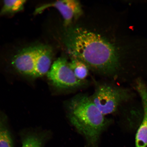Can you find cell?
<instances>
[{
    "label": "cell",
    "mask_w": 147,
    "mask_h": 147,
    "mask_svg": "<svg viewBox=\"0 0 147 147\" xmlns=\"http://www.w3.org/2000/svg\"><path fill=\"white\" fill-rule=\"evenodd\" d=\"M128 90L107 84H99L90 98L104 115L117 111L121 104L131 97Z\"/></svg>",
    "instance_id": "obj_4"
},
{
    "label": "cell",
    "mask_w": 147,
    "mask_h": 147,
    "mask_svg": "<svg viewBox=\"0 0 147 147\" xmlns=\"http://www.w3.org/2000/svg\"><path fill=\"white\" fill-rule=\"evenodd\" d=\"M69 65L76 78L82 81L85 80L89 74V67L80 60L72 58Z\"/></svg>",
    "instance_id": "obj_8"
},
{
    "label": "cell",
    "mask_w": 147,
    "mask_h": 147,
    "mask_svg": "<svg viewBox=\"0 0 147 147\" xmlns=\"http://www.w3.org/2000/svg\"><path fill=\"white\" fill-rule=\"evenodd\" d=\"M47 75L53 85L60 89H77L85 84V81H82L76 78L69 63L63 57H60L55 61Z\"/></svg>",
    "instance_id": "obj_5"
},
{
    "label": "cell",
    "mask_w": 147,
    "mask_h": 147,
    "mask_svg": "<svg viewBox=\"0 0 147 147\" xmlns=\"http://www.w3.org/2000/svg\"><path fill=\"white\" fill-rule=\"evenodd\" d=\"M68 117L88 144L95 147L101 134L109 125L110 120L106 118L95 106L90 97L80 94L67 104Z\"/></svg>",
    "instance_id": "obj_2"
},
{
    "label": "cell",
    "mask_w": 147,
    "mask_h": 147,
    "mask_svg": "<svg viewBox=\"0 0 147 147\" xmlns=\"http://www.w3.org/2000/svg\"><path fill=\"white\" fill-rule=\"evenodd\" d=\"M136 88L140 96L143 110V117L136 136V147L147 146V87L141 80H138Z\"/></svg>",
    "instance_id": "obj_7"
},
{
    "label": "cell",
    "mask_w": 147,
    "mask_h": 147,
    "mask_svg": "<svg viewBox=\"0 0 147 147\" xmlns=\"http://www.w3.org/2000/svg\"><path fill=\"white\" fill-rule=\"evenodd\" d=\"M45 141L43 136L32 134L24 138L22 147H43Z\"/></svg>",
    "instance_id": "obj_11"
},
{
    "label": "cell",
    "mask_w": 147,
    "mask_h": 147,
    "mask_svg": "<svg viewBox=\"0 0 147 147\" xmlns=\"http://www.w3.org/2000/svg\"><path fill=\"white\" fill-rule=\"evenodd\" d=\"M25 1H5L0 14L2 15L16 13L23 10Z\"/></svg>",
    "instance_id": "obj_9"
},
{
    "label": "cell",
    "mask_w": 147,
    "mask_h": 147,
    "mask_svg": "<svg viewBox=\"0 0 147 147\" xmlns=\"http://www.w3.org/2000/svg\"><path fill=\"white\" fill-rule=\"evenodd\" d=\"M66 43L72 58L104 74L115 73L119 67L117 49L113 44L96 33L76 27L69 30Z\"/></svg>",
    "instance_id": "obj_1"
},
{
    "label": "cell",
    "mask_w": 147,
    "mask_h": 147,
    "mask_svg": "<svg viewBox=\"0 0 147 147\" xmlns=\"http://www.w3.org/2000/svg\"><path fill=\"white\" fill-rule=\"evenodd\" d=\"M53 56L52 49L48 45L30 46L18 52L13 58L12 64L22 74L39 78L48 73Z\"/></svg>",
    "instance_id": "obj_3"
},
{
    "label": "cell",
    "mask_w": 147,
    "mask_h": 147,
    "mask_svg": "<svg viewBox=\"0 0 147 147\" xmlns=\"http://www.w3.org/2000/svg\"><path fill=\"white\" fill-rule=\"evenodd\" d=\"M0 147H13L10 134L0 115Z\"/></svg>",
    "instance_id": "obj_10"
},
{
    "label": "cell",
    "mask_w": 147,
    "mask_h": 147,
    "mask_svg": "<svg viewBox=\"0 0 147 147\" xmlns=\"http://www.w3.org/2000/svg\"><path fill=\"white\" fill-rule=\"evenodd\" d=\"M53 7L56 8L61 15L66 26L70 25L74 20L82 16V11L79 1L76 0H63L47 3L42 5L35 11V14L41 13L47 8Z\"/></svg>",
    "instance_id": "obj_6"
}]
</instances>
